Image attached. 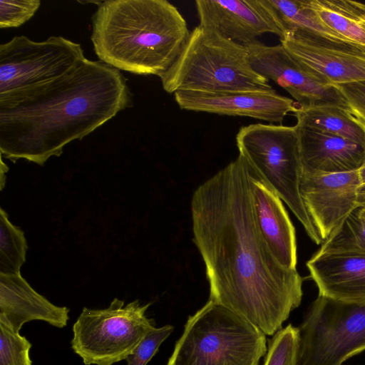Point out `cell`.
<instances>
[{
  "mask_svg": "<svg viewBox=\"0 0 365 365\" xmlns=\"http://www.w3.org/2000/svg\"><path fill=\"white\" fill-rule=\"evenodd\" d=\"M191 212L193 240L210 285L209 300L266 336L274 335L300 305L303 278L297 269L278 263L260 234L243 156L239 154L197 188Z\"/></svg>",
  "mask_w": 365,
  "mask_h": 365,
  "instance_id": "6da1fadb",
  "label": "cell"
},
{
  "mask_svg": "<svg viewBox=\"0 0 365 365\" xmlns=\"http://www.w3.org/2000/svg\"><path fill=\"white\" fill-rule=\"evenodd\" d=\"M130 103L119 70L86 58L55 82L0 108L1 155L14 163L24 158L42 165Z\"/></svg>",
  "mask_w": 365,
  "mask_h": 365,
  "instance_id": "7a4b0ae2",
  "label": "cell"
},
{
  "mask_svg": "<svg viewBox=\"0 0 365 365\" xmlns=\"http://www.w3.org/2000/svg\"><path fill=\"white\" fill-rule=\"evenodd\" d=\"M190 31L166 0L101 1L91 41L101 61L118 70L160 77L180 54Z\"/></svg>",
  "mask_w": 365,
  "mask_h": 365,
  "instance_id": "3957f363",
  "label": "cell"
},
{
  "mask_svg": "<svg viewBox=\"0 0 365 365\" xmlns=\"http://www.w3.org/2000/svg\"><path fill=\"white\" fill-rule=\"evenodd\" d=\"M159 78L163 88L173 94L274 90L269 81L252 68L245 46L200 25L190 31L178 58Z\"/></svg>",
  "mask_w": 365,
  "mask_h": 365,
  "instance_id": "277c9868",
  "label": "cell"
},
{
  "mask_svg": "<svg viewBox=\"0 0 365 365\" xmlns=\"http://www.w3.org/2000/svg\"><path fill=\"white\" fill-rule=\"evenodd\" d=\"M267 351L261 330L208 300L189 316L167 365H259Z\"/></svg>",
  "mask_w": 365,
  "mask_h": 365,
  "instance_id": "5b68a950",
  "label": "cell"
},
{
  "mask_svg": "<svg viewBox=\"0 0 365 365\" xmlns=\"http://www.w3.org/2000/svg\"><path fill=\"white\" fill-rule=\"evenodd\" d=\"M236 143L240 155L288 205L311 240L322 243L300 192L302 170L296 126L250 124L240 128Z\"/></svg>",
  "mask_w": 365,
  "mask_h": 365,
  "instance_id": "8992f818",
  "label": "cell"
},
{
  "mask_svg": "<svg viewBox=\"0 0 365 365\" xmlns=\"http://www.w3.org/2000/svg\"><path fill=\"white\" fill-rule=\"evenodd\" d=\"M79 43L62 36L36 42L15 36L0 45V108L65 76L86 60Z\"/></svg>",
  "mask_w": 365,
  "mask_h": 365,
  "instance_id": "52a82bcc",
  "label": "cell"
},
{
  "mask_svg": "<svg viewBox=\"0 0 365 365\" xmlns=\"http://www.w3.org/2000/svg\"><path fill=\"white\" fill-rule=\"evenodd\" d=\"M298 329V365H342L365 350V301L318 294Z\"/></svg>",
  "mask_w": 365,
  "mask_h": 365,
  "instance_id": "ba28073f",
  "label": "cell"
},
{
  "mask_svg": "<svg viewBox=\"0 0 365 365\" xmlns=\"http://www.w3.org/2000/svg\"><path fill=\"white\" fill-rule=\"evenodd\" d=\"M150 303L124 306L115 298L108 307H84L73 326L71 348L86 365H113L133 352L155 326L145 316Z\"/></svg>",
  "mask_w": 365,
  "mask_h": 365,
  "instance_id": "9c48e42d",
  "label": "cell"
},
{
  "mask_svg": "<svg viewBox=\"0 0 365 365\" xmlns=\"http://www.w3.org/2000/svg\"><path fill=\"white\" fill-rule=\"evenodd\" d=\"M245 46L252 68L283 88L299 106H334L349 110L334 86L327 83L307 68L281 43L267 46L257 40Z\"/></svg>",
  "mask_w": 365,
  "mask_h": 365,
  "instance_id": "30bf717a",
  "label": "cell"
},
{
  "mask_svg": "<svg viewBox=\"0 0 365 365\" xmlns=\"http://www.w3.org/2000/svg\"><path fill=\"white\" fill-rule=\"evenodd\" d=\"M178 106L185 110L218 115L245 116L282 123L294 113L299 105L292 98L272 91H227L220 92L178 91L174 93Z\"/></svg>",
  "mask_w": 365,
  "mask_h": 365,
  "instance_id": "8fae6325",
  "label": "cell"
},
{
  "mask_svg": "<svg viewBox=\"0 0 365 365\" xmlns=\"http://www.w3.org/2000/svg\"><path fill=\"white\" fill-rule=\"evenodd\" d=\"M279 40L295 59L328 84L365 81V51L359 48L304 34Z\"/></svg>",
  "mask_w": 365,
  "mask_h": 365,
  "instance_id": "7c38bea8",
  "label": "cell"
},
{
  "mask_svg": "<svg viewBox=\"0 0 365 365\" xmlns=\"http://www.w3.org/2000/svg\"><path fill=\"white\" fill-rule=\"evenodd\" d=\"M357 170L302 175L301 195L307 211L323 242L359 207Z\"/></svg>",
  "mask_w": 365,
  "mask_h": 365,
  "instance_id": "4fadbf2b",
  "label": "cell"
},
{
  "mask_svg": "<svg viewBox=\"0 0 365 365\" xmlns=\"http://www.w3.org/2000/svg\"><path fill=\"white\" fill-rule=\"evenodd\" d=\"M248 176L255 220L263 240L279 264L297 269L295 230L282 200L249 163Z\"/></svg>",
  "mask_w": 365,
  "mask_h": 365,
  "instance_id": "5bb4252c",
  "label": "cell"
},
{
  "mask_svg": "<svg viewBox=\"0 0 365 365\" xmlns=\"http://www.w3.org/2000/svg\"><path fill=\"white\" fill-rule=\"evenodd\" d=\"M199 25L225 39L246 46L274 30L255 0H197Z\"/></svg>",
  "mask_w": 365,
  "mask_h": 365,
  "instance_id": "9a60e30c",
  "label": "cell"
},
{
  "mask_svg": "<svg viewBox=\"0 0 365 365\" xmlns=\"http://www.w3.org/2000/svg\"><path fill=\"white\" fill-rule=\"evenodd\" d=\"M295 126L302 175L355 171L365 163V148L361 145L297 124Z\"/></svg>",
  "mask_w": 365,
  "mask_h": 365,
  "instance_id": "2e32d148",
  "label": "cell"
},
{
  "mask_svg": "<svg viewBox=\"0 0 365 365\" xmlns=\"http://www.w3.org/2000/svg\"><path fill=\"white\" fill-rule=\"evenodd\" d=\"M69 309L56 306L36 292L21 274L0 273V323L19 332L34 320L63 328L69 319Z\"/></svg>",
  "mask_w": 365,
  "mask_h": 365,
  "instance_id": "e0dca14e",
  "label": "cell"
},
{
  "mask_svg": "<svg viewBox=\"0 0 365 365\" xmlns=\"http://www.w3.org/2000/svg\"><path fill=\"white\" fill-rule=\"evenodd\" d=\"M307 267L319 295L344 302L365 301V255L318 251Z\"/></svg>",
  "mask_w": 365,
  "mask_h": 365,
  "instance_id": "ac0fdd59",
  "label": "cell"
},
{
  "mask_svg": "<svg viewBox=\"0 0 365 365\" xmlns=\"http://www.w3.org/2000/svg\"><path fill=\"white\" fill-rule=\"evenodd\" d=\"M255 1L279 39L288 35L304 34L345 43L322 23L308 6L307 0Z\"/></svg>",
  "mask_w": 365,
  "mask_h": 365,
  "instance_id": "d6986e66",
  "label": "cell"
},
{
  "mask_svg": "<svg viewBox=\"0 0 365 365\" xmlns=\"http://www.w3.org/2000/svg\"><path fill=\"white\" fill-rule=\"evenodd\" d=\"M322 23L345 43L365 51V4L351 0H307Z\"/></svg>",
  "mask_w": 365,
  "mask_h": 365,
  "instance_id": "ffe728a7",
  "label": "cell"
},
{
  "mask_svg": "<svg viewBox=\"0 0 365 365\" xmlns=\"http://www.w3.org/2000/svg\"><path fill=\"white\" fill-rule=\"evenodd\" d=\"M297 125L349 140L365 148V124L349 110L334 106L298 107Z\"/></svg>",
  "mask_w": 365,
  "mask_h": 365,
  "instance_id": "44dd1931",
  "label": "cell"
},
{
  "mask_svg": "<svg viewBox=\"0 0 365 365\" xmlns=\"http://www.w3.org/2000/svg\"><path fill=\"white\" fill-rule=\"evenodd\" d=\"M360 208L352 211L323 242L319 252L365 255V218L360 215Z\"/></svg>",
  "mask_w": 365,
  "mask_h": 365,
  "instance_id": "7402d4cb",
  "label": "cell"
},
{
  "mask_svg": "<svg viewBox=\"0 0 365 365\" xmlns=\"http://www.w3.org/2000/svg\"><path fill=\"white\" fill-rule=\"evenodd\" d=\"M28 249L24 232L14 226L7 213L0 209V273L20 274L21 267L26 261Z\"/></svg>",
  "mask_w": 365,
  "mask_h": 365,
  "instance_id": "603a6c76",
  "label": "cell"
},
{
  "mask_svg": "<svg viewBox=\"0 0 365 365\" xmlns=\"http://www.w3.org/2000/svg\"><path fill=\"white\" fill-rule=\"evenodd\" d=\"M299 331L289 324L268 340L263 365H298Z\"/></svg>",
  "mask_w": 365,
  "mask_h": 365,
  "instance_id": "cb8c5ba5",
  "label": "cell"
},
{
  "mask_svg": "<svg viewBox=\"0 0 365 365\" xmlns=\"http://www.w3.org/2000/svg\"><path fill=\"white\" fill-rule=\"evenodd\" d=\"M31 348L25 336L0 323V365H32Z\"/></svg>",
  "mask_w": 365,
  "mask_h": 365,
  "instance_id": "d4e9b609",
  "label": "cell"
},
{
  "mask_svg": "<svg viewBox=\"0 0 365 365\" xmlns=\"http://www.w3.org/2000/svg\"><path fill=\"white\" fill-rule=\"evenodd\" d=\"M40 5L39 0H1L0 28L20 26L33 17Z\"/></svg>",
  "mask_w": 365,
  "mask_h": 365,
  "instance_id": "484cf974",
  "label": "cell"
},
{
  "mask_svg": "<svg viewBox=\"0 0 365 365\" xmlns=\"http://www.w3.org/2000/svg\"><path fill=\"white\" fill-rule=\"evenodd\" d=\"M174 327H154L145 335L132 354L125 359L128 365H146L157 353L161 344L171 334Z\"/></svg>",
  "mask_w": 365,
  "mask_h": 365,
  "instance_id": "4316f807",
  "label": "cell"
},
{
  "mask_svg": "<svg viewBox=\"0 0 365 365\" xmlns=\"http://www.w3.org/2000/svg\"><path fill=\"white\" fill-rule=\"evenodd\" d=\"M333 86L341 93L350 111L365 124V81Z\"/></svg>",
  "mask_w": 365,
  "mask_h": 365,
  "instance_id": "83f0119b",
  "label": "cell"
},
{
  "mask_svg": "<svg viewBox=\"0 0 365 365\" xmlns=\"http://www.w3.org/2000/svg\"><path fill=\"white\" fill-rule=\"evenodd\" d=\"M357 172L359 178L358 204L359 207H365V163Z\"/></svg>",
  "mask_w": 365,
  "mask_h": 365,
  "instance_id": "f1b7e54d",
  "label": "cell"
},
{
  "mask_svg": "<svg viewBox=\"0 0 365 365\" xmlns=\"http://www.w3.org/2000/svg\"><path fill=\"white\" fill-rule=\"evenodd\" d=\"M1 189H3L6 178V175H4V173L8 171L9 168L7 165L4 163L1 155Z\"/></svg>",
  "mask_w": 365,
  "mask_h": 365,
  "instance_id": "f546056e",
  "label": "cell"
},
{
  "mask_svg": "<svg viewBox=\"0 0 365 365\" xmlns=\"http://www.w3.org/2000/svg\"><path fill=\"white\" fill-rule=\"evenodd\" d=\"M360 215L365 218V207L360 208Z\"/></svg>",
  "mask_w": 365,
  "mask_h": 365,
  "instance_id": "4dcf8cb0",
  "label": "cell"
}]
</instances>
